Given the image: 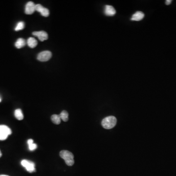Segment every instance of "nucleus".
Segmentation results:
<instances>
[{"instance_id": "obj_1", "label": "nucleus", "mask_w": 176, "mask_h": 176, "mask_svg": "<svg viewBox=\"0 0 176 176\" xmlns=\"http://www.w3.org/2000/svg\"><path fill=\"white\" fill-rule=\"evenodd\" d=\"M60 156L65 160L68 166H72L74 163V155L67 150H62L60 152Z\"/></svg>"}, {"instance_id": "obj_2", "label": "nucleus", "mask_w": 176, "mask_h": 176, "mask_svg": "<svg viewBox=\"0 0 176 176\" xmlns=\"http://www.w3.org/2000/svg\"><path fill=\"white\" fill-rule=\"evenodd\" d=\"M117 120L116 117L113 116H107L102 120L101 124L103 127L106 129H112L114 127L116 124Z\"/></svg>"}, {"instance_id": "obj_3", "label": "nucleus", "mask_w": 176, "mask_h": 176, "mask_svg": "<svg viewBox=\"0 0 176 176\" xmlns=\"http://www.w3.org/2000/svg\"><path fill=\"white\" fill-rule=\"evenodd\" d=\"M21 164L25 168V169L28 172L32 173L33 172L35 171V165L34 163L32 162L27 160H22Z\"/></svg>"}, {"instance_id": "obj_4", "label": "nucleus", "mask_w": 176, "mask_h": 176, "mask_svg": "<svg viewBox=\"0 0 176 176\" xmlns=\"http://www.w3.org/2000/svg\"><path fill=\"white\" fill-rule=\"evenodd\" d=\"M52 56V52L49 50H45L40 52L37 55V59L41 62L47 61Z\"/></svg>"}, {"instance_id": "obj_5", "label": "nucleus", "mask_w": 176, "mask_h": 176, "mask_svg": "<svg viewBox=\"0 0 176 176\" xmlns=\"http://www.w3.org/2000/svg\"><path fill=\"white\" fill-rule=\"evenodd\" d=\"M35 11H38L44 17H48L50 15V11L47 8H44L40 4L35 5Z\"/></svg>"}, {"instance_id": "obj_6", "label": "nucleus", "mask_w": 176, "mask_h": 176, "mask_svg": "<svg viewBox=\"0 0 176 176\" xmlns=\"http://www.w3.org/2000/svg\"><path fill=\"white\" fill-rule=\"evenodd\" d=\"M35 11V5L32 2H28L25 6V12L26 14L30 15Z\"/></svg>"}, {"instance_id": "obj_7", "label": "nucleus", "mask_w": 176, "mask_h": 176, "mask_svg": "<svg viewBox=\"0 0 176 176\" xmlns=\"http://www.w3.org/2000/svg\"><path fill=\"white\" fill-rule=\"evenodd\" d=\"M32 34L34 36L37 37L38 39L41 41H44L48 39L47 33L44 31L33 32Z\"/></svg>"}, {"instance_id": "obj_8", "label": "nucleus", "mask_w": 176, "mask_h": 176, "mask_svg": "<svg viewBox=\"0 0 176 176\" xmlns=\"http://www.w3.org/2000/svg\"><path fill=\"white\" fill-rule=\"evenodd\" d=\"M104 13L107 16H112L115 15L116 11L113 6L110 5H106L105 6Z\"/></svg>"}, {"instance_id": "obj_9", "label": "nucleus", "mask_w": 176, "mask_h": 176, "mask_svg": "<svg viewBox=\"0 0 176 176\" xmlns=\"http://www.w3.org/2000/svg\"><path fill=\"white\" fill-rule=\"evenodd\" d=\"M144 17V14L142 11H137L133 15L131 20L134 21H140Z\"/></svg>"}, {"instance_id": "obj_10", "label": "nucleus", "mask_w": 176, "mask_h": 176, "mask_svg": "<svg viewBox=\"0 0 176 176\" xmlns=\"http://www.w3.org/2000/svg\"><path fill=\"white\" fill-rule=\"evenodd\" d=\"M27 44H28V45L29 47H31V48H34V47H36L37 46V44H38V42L34 38L30 37L27 40Z\"/></svg>"}, {"instance_id": "obj_11", "label": "nucleus", "mask_w": 176, "mask_h": 176, "mask_svg": "<svg viewBox=\"0 0 176 176\" xmlns=\"http://www.w3.org/2000/svg\"><path fill=\"white\" fill-rule=\"evenodd\" d=\"M0 131L3 132L7 135H10L12 133L11 129L8 127V126L5 125H0Z\"/></svg>"}, {"instance_id": "obj_12", "label": "nucleus", "mask_w": 176, "mask_h": 176, "mask_svg": "<svg viewBox=\"0 0 176 176\" xmlns=\"http://www.w3.org/2000/svg\"><path fill=\"white\" fill-rule=\"evenodd\" d=\"M26 44V42L25 40L23 39V38H19L16 41L15 46L17 49H21L22 47H24V46H25Z\"/></svg>"}, {"instance_id": "obj_13", "label": "nucleus", "mask_w": 176, "mask_h": 176, "mask_svg": "<svg viewBox=\"0 0 176 176\" xmlns=\"http://www.w3.org/2000/svg\"><path fill=\"white\" fill-rule=\"evenodd\" d=\"M14 115L15 118L19 120H23L24 118V115L22 113V110H21L20 109H17L15 111Z\"/></svg>"}, {"instance_id": "obj_14", "label": "nucleus", "mask_w": 176, "mask_h": 176, "mask_svg": "<svg viewBox=\"0 0 176 176\" xmlns=\"http://www.w3.org/2000/svg\"><path fill=\"white\" fill-rule=\"evenodd\" d=\"M51 120L52 122L54 124H59L61 122V118H60L59 115H53L52 116H51Z\"/></svg>"}, {"instance_id": "obj_15", "label": "nucleus", "mask_w": 176, "mask_h": 176, "mask_svg": "<svg viewBox=\"0 0 176 176\" xmlns=\"http://www.w3.org/2000/svg\"><path fill=\"white\" fill-rule=\"evenodd\" d=\"M61 120H62L65 122L69 120V114L68 112L66 111H63L59 115Z\"/></svg>"}, {"instance_id": "obj_16", "label": "nucleus", "mask_w": 176, "mask_h": 176, "mask_svg": "<svg viewBox=\"0 0 176 176\" xmlns=\"http://www.w3.org/2000/svg\"><path fill=\"white\" fill-rule=\"evenodd\" d=\"M25 27V23L24 22H19L18 23L16 27L15 28V31H19V30H22L23 29H24Z\"/></svg>"}, {"instance_id": "obj_17", "label": "nucleus", "mask_w": 176, "mask_h": 176, "mask_svg": "<svg viewBox=\"0 0 176 176\" xmlns=\"http://www.w3.org/2000/svg\"><path fill=\"white\" fill-rule=\"evenodd\" d=\"M37 147V144L35 143H32L28 145V149L30 150V151H33L34 150L36 149V148Z\"/></svg>"}, {"instance_id": "obj_18", "label": "nucleus", "mask_w": 176, "mask_h": 176, "mask_svg": "<svg viewBox=\"0 0 176 176\" xmlns=\"http://www.w3.org/2000/svg\"><path fill=\"white\" fill-rule=\"evenodd\" d=\"M8 135L0 131V140H6Z\"/></svg>"}, {"instance_id": "obj_19", "label": "nucleus", "mask_w": 176, "mask_h": 176, "mask_svg": "<svg viewBox=\"0 0 176 176\" xmlns=\"http://www.w3.org/2000/svg\"><path fill=\"white\" fill-rule=\"evenodd\" d=\"M27 143H28V144L30 145V144H32V143H34L33 142V140H32V139H30V140H28V142H27Z\"/></svg>"}, {"instance_id": "obj_20", "label": "nucleus", "mask_w": 176, "mask_h": 176, "mask_svg": "<svg viewBox=\"0 0 176 176\" xmlns=\"http://www.w3.org/2000/svg\"><path fill=\"white\" fill-rule=\"evenodd\" d=\"M172 2V1L171 0H166L165 1V3H166V5H169L170 4H171Z\"/></svg>"}, {"instance_id": "obj_21", "label": "nucleus", "mask_w": 176, "mask_h": 176, "mask_svg": "<svg viewBox=\"0 0 176 176\" xmlns=\"http://www.w3.org/2000/svg\"><path fill=\"white\" fill-rule=\"evenodd\" d=\"M2 153H1V151H0V157H2Z\"/></svg>"}, {"instance_id": "obj_22", "label": "nucleus", "mask_w": 176, "mask_h": 176, "mask_svg": "<svg viewBox=\"0 0 176 176\" xmlns=\"http://www.w3.org/2000/svg\"><path fill=\"white\" fill-rule=\"evenodd\" d=\"M0 176H8V175H0Z\"/></svg>"}, {"instance_id": "obj_23", "label": "nucleus", "mask_w": 176, "mask_h": 176, "mask_svg": "<svg viewBox=\"0 0 176 176\" xmlns=\"http://www.w3.org/2000/svg\"><path fill=\"white\" fill-rule=\"evenodd\" d=\"M1 101H2V99H1V98H0V102H1Z\"/></svg>"}]
</instances>
